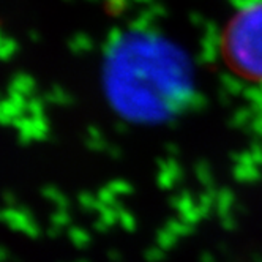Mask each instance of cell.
Masks as SVG:
<instances>
[{
  "label": "cell",
  "instance_id": "obj_2",
  "mask_svg": "<svg viewBox=\"0 0 262 262\" xmlns=\"http://www.w3.org/2000/svg\"><path fill=\"white\" fill-rule=\"evenodd\" d=\"M223 55L242 78L262 82V2L237 11L223 33Z\"/></svg>",
  "mask_w": 262,
  "mask_h": 262
},
{
  "label": "cell",
  "instance_id": "obj_1",
  "mask_svg": "<svg viewBox=\"0 0 262 262\" xmlns=\"http://www.w3.org/2000/svg\"><path fill=\"white\" fill-rule=\"evenodd\" d=\"M104 84L120 114L138 122H157L172 116L188 98L190 68L164 40L133 35L111 51Z\"/></svg>",
  "mask_w": 262,
  "mask_h": 262
}]
</instances>
